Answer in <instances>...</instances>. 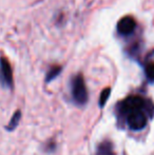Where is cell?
Returning <instances> with one entry per match:
<instances>
[{"label":"cell","mask_w":154,"mask_h":155,"mask_svg":"<svg viewBox=\"0 0 154 155\" xmlns=\"http://www.w3.org/2000/svg\"><path fill=\"white\" fill-rule=\"evenodd\" d=\"M133 110H144L147 114L150 115V117H152L154 114V104L151 100L145 99L138 95L129 96L120 102V106H119L120 113L127 114Z\"/></svg>","instance_id":"cell-1"},{"label":"cell","mask_w":154,"mask_h":155,"mask_svg":"<svg viewBox=\"0 0 154 155\" xmlns=\"http://www.w3.org/2000/svg\"><path fill=\"white\" fill-rule=\"evenodd\" d=\"M72 96L77 104H84L88 100V91L81 74H77L72 79Z\"/></svg>","instance_id":"cell-2"},{"label":"cell","mask_w":154,"mask_h":155,"mask_svg":"<svg viewBox=\"0 0 154 155\" xmlns=\"http://www.w3.org/2000/svg\"><path fill=\"white\" fill-rule=\"evenodd\" d=\"M127 124L131 130L139 131L147 126V116L144 110H133L127 113Z\"/></svg>","instance_id":"cell-3"},{"label":"cell","mask_w":154,"mask_h":155,"mask_svg":"<svg viewBox=\"0 0 154 155\" xmlns=\"http://www.w3.org/2000/svg\"><path fill=\"white\" fill-rule=\"evenodd\" d=\"M0 81L2 84L13 88L14 80H13V71L8 60L5 57H0Z\"/></svg>","instance_id":"cell-4"},{"label":"cell","mask_w":154,"mask_h":155,"mask_svg":"<svg viewBox=\"0 0 154 155\" xmlns=\"http://www.w3.org/2000/svg\"><path fill=\"white\" fill-rule=\"evenodd\" d=\"M135 29H136V21L131 16L123 17L117 23V32L121 36H128V35L132 34Z\"/></svg>","instance_id":"cell-5"},{"label":"cell","mask_w":154,"mask_h":155,"mask_svg":"<svg viewBox=\"0 0 154 155\" xmlns=\"http://www.w3.org/2000/svg\"><path fill=\"white\" fill-rule=\"evenodd\" d=\"M97 155H114L113 147L110 141H103L97 148Z\"/></svg>","instance_id":"cell-6"},{"label":"cell","mask_w":154,"mask_h":155,"mask_svg":"<svg viewBox=\"0 0 154 155\" xmlns=\"http://www.w3.org/2000/svg\"><path fill=\"white\" fill-rule=\"evenodd\" d=\"M20 118H21V112L20 111H16V112L14 113V115H13V117L11 118L10 123L8 124L6 126V130L8 131H13L15 130V129L17 128V126H18L19 121H20Z\"/></svg>","instance_id":"cell-7"},{"label":"cell","mask_w":154,"mask_h":155,"mask_svg":"<svg viewBox=\"0 0 154 155\" xmlns=\"http://www.w3.org/2000/svg\"><path fill=\"white\" fill-rule=\"evenodd\" d=\"M60 72H61V67H59V65H54V67H52L51 69L49 70V72L47 73L45 82H50L53 79H55L60 74Z\"/></svg>","instance_id":"cell-8"},{"label":"cell","mask_w":154,"mask_h":155,"mask_svg":"<svg viewBox=\"0 0 154 155\" xmlns=\"http://www.w3.org/2000/svg\"><path fill=\"white\" fill-rule=\"evenodd\" d=\"M145 74L150 82H154V62H149L145 67Z\"/></svg>","instance_id":"cell-9"},{"label":"cell","mask_w":154,"mask_h":155,"mask_svg":"<svg viewBox=\"0 0 154 155\" xmlns=\"http://www.w3.org/2000/svg\"><path fill=\"white\" fill-rule=\"evenodd\" d=\"M110 94H111V89L110 88H106L103 89V91L100 94V97H99V106L103 108L106 104H107L108 99L110 97Z\"/></svg>","instance_id":"cell-10"}]
</instances>
